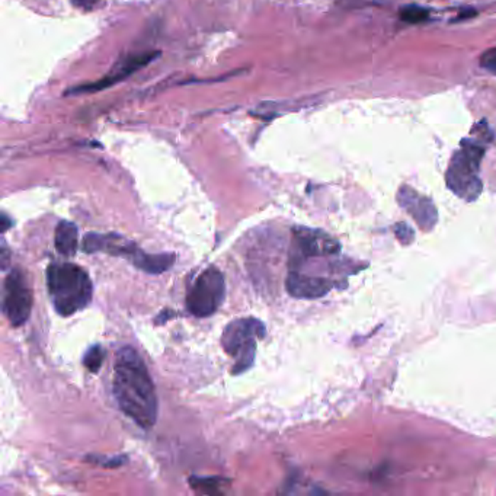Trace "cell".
Masks as SVG:
<instances>
[{"instance_id": "6da1fadb", "label": "cell", "mask_w": 496, "mask_h": 496, "mask_svg": "<svg viewBox=\"0 0 496 496\" xmlns=\"http://www.w3.org/2000/svg\"><path fill=\"white\" fill-rule=\"evenodd\" d=\"M114 394L119 409L139 426L150 429L156 424V389H154L143 358L131 347H124L117 352Z\"/></svg>"}, {"instance_id": "7a4b0ae2", "label": "cell", "mask_w": 496, "mask_h": 496, "mask_svg": "<svg viewBox=\"0 0 496 496\" xmlns=\"http://www.w3.org/2000/svg\"><path fill=\"white\" fill-rule=\"evenodd\" d=\"M47 286L55 312L61 316H70L85 308L94 293L87 272L69 262L48 266Z\"/></svg>"}, {"instance_id": "3957f363", "label": "cell", "mask_w": 496, "mask_h": 496, "mask_svg": "<svg viewBox=\"0 0 496 496\" xmlns=\"http://www.w3.org/2000/svg\"><path fill=\"white\" fill-rule=\"evenodd\" d=\"M485 154V149L479 141L463 140L460 149L447 169L448 188L466 201H475L482 193V180L479 178L480 162Z\"/></svg>"}, {"instance_id": "277c9868", "label": "cell", "mask_w": 496, "mask_h": 496, "mask_svg": "<svg viewBox=\"0 0 496 496\" xmlns=\"http://www.w3.org/2000/svg\"><path fill=\"white\" fill-rule=\"evenodd\" d=\"M265 336V326L254 318L236 319L230 322L222 336L223 350L236 358L232 373L242 374L254 365L257 354V339Z\"/></svg>"}, {"instance_id": "5b68a950", "label": "cell", "mask_w": 496, "mask_h": 496, "mask_svg": "<svg viewBox=\"0 0 496 496\" xmlns=\"http://www.w3.org/2000/svg\"><path fill=\"white\" fill-rule=\"evenodd\" d=\"M226 296L225 275L214 266L203 271L187 294V307L197 318H208L219 308Z\"/></svg>"}, {"instance_id": "8992f818", "label": "cell", "mask_w": 496, "mask_h": 496, "mask_svg": "<svg viewBox=\"0 0 496 496\" xmlns=\"http://www.w3.org/2000/svg\"><path fill=\"white\" fill-rule=\"evenodd\" d=\"M2 310L12 326L23 325L33 310V293L19 269H12L6 276Z\"/></svg>"}, {"instance_id": "52a82bcc", "label": "cell", "mask_w": 496, "mask_h": 496, "mask_svg": "<svg viewBox=\"0 0 496 496\" xmlns=\"http://www.w3.org/2000/svg\"><path fill=\"white\" fill-rule=\"evenodd\" d=\"M294 234V254L298 258H315L335 255L339 252L340 244L328 233L316 229L296 227Z\"/></svg>"}, {"instance_id": "ba28073f", "label": "cell", "mask_w": 496, "mask_h": 496, "mask_svg": "<svg viewBox=\"0 0 496 496\" xmlns=\"http://www.w3.org/2000/svg\"><path fill=\"white\" fill-rule=\"evenodd\" d=\"M158 55H159V53H146V54H137V55L124 58L104 79L94 82V83L83 85V86H76V87L69 90V94H73V95L90 94V92H98V90L107 89V87H109V86H112L124 79H127L130 75H133L139 69L149 65L150 61H153V58L158 57Z\"/></svg>"}, {"instance_id": "9c48e42d", "label": "cell", "mask_w": 496, "mask_h": 496, "mask_svg": "<svg viewBox=\"0 0 496 496\" xmlns=\"http://www.w3.org/2000/svg\"><path fill=\"white\" fill-rule=\"evenodd\" d=\"M83 251L86 254L94 252H105L115 257L130 258L133 262L140 255L141 249L137 244L119 234H99V233H89L83 239Z\"/></svg>"}, {"instance_id": "30bf717a", "label": "cell", "mask_w": 496, "mask_h": 496, "mask_svg": "<svg viewBox=\"0 0 496 496\" xmlns=\"http://www.w3.org/2000/svg\"><path fill=\"white\" fill-rule=\"evenodd\" d=\"M397 201L400 207L405 208L414 217V220L422 230H431L437 225L438 214L436 205L432 204L429 198L418 194L408 185L400 187L397 193Z\"/></svg>"}, {"instance_id": "8fae6325", "label": "cell", "mask_w": 496, "mask_h": 496, "mask_svg": "<svg viewBox=\"0 0 496 496\" xmlns=\"http://www.w3.org/2000/svg\"><path fill=\"white\" fill-rule=\"evenodd\" d=\"M333 283L322 276L306 275L298 271H290L286 287L289 294L297 298H319L326 296L332 289Z\"/></svg>"}, {"instance_id": "7c38bea8", "label": "cell", "mask_w": 496, "mask_h": 496, "mask_svg": "<svg viewBox=\"0 0 496 496\" xmlns=\"http://www.w3.org/2000/svg\"><path fill=\"white\" fill-rule=\"evenodd\" d=\"M55 249L65 257H73L79 246V233L77 226L72 222L61 220L55 227L54 234Z\"/></svg>"}, {"instance_id": "4fadbf2b", "label": "cell", "mask_w": 496, "mask_h": 496, "mask_svg": "<svg viewBox=\"0 0 496 496\" xmlns=\"http://www.w3.org/2000/svg\"><path fill=\"white\" fill-rule=\"evenodd\" d=\"M105 358V351L101 345H94L87 350V352L83 357V365L92 371V373H98L99 368L102 367Z\"/></svg>"}, {"instance_id": "5bb4252c", "label": "cell", "mask_w": 496, "mask_h": 496, "mask_svg": "<svg viewBox=\"0 0 496 496\" xmlns=\"http://www.w3.org/2000/svg\"><path fill=\"white\" fill-rule=\"evenodd\" d=\"M428 18H429V11L418 5H408L400 9V19L408 23H421Z\"/></svg>"}, {"instance_id": "9a60e30c", "label": "cell", "mask_w": 496, "mask_h": 496, "mask_svg": "<svg viewBox=\"0 0 496 496\" xmlns=\"http://www.w3.org/2000/svg\"><path fill=\"white\" fill-rule=\"evenodd\" d=\"M394 233L397 236V239L403 243V244H408L414 240L415 237V233L412 230V227L406 223H399L394 226Z\"/></svg>"}, {"instance_id": "2e32d148", "label": "cell", "mask_w": 496, "mask_h": 496, "mask_svg": "<svg viewBox=\"0 0 496 496\" xmlns=\"http://www.w3.org/2000/svg\"><path fill=\"white\" fill-rule=\"evenodd\" d=\"M480 65L482 68H485L486 70L492 72L493 75H496V47L487 50L482 58H480Z\"/></svg>"}, {"instance_id": "e0dca14e", "label": "cell", "mask_w": 496, "mask_h": 496, "mask_svg": "<svg viewBox=\"0 0 496 496\" xmlns=\"http://www.w3.org/2000/svg\"><path fill=\"white\" fill-rule=\"evenodd\" d=\"M101 0H73V4L82 9H92L97 6Z\"/></svg>"}, {"instance_id": "ac0fdd59", "label": "cell", "mask_w": 496, "mask_h": 496, "mask_svg": "<svg viewBox=\"0 0 496 496\" xmlns=\"http://www.w3.org/2000/svg\"><path fill=\"white\" fill-rule=\"evenodd\" d=\"M476 15V11L473 9H466V11H461V14L457 16V21L458 19H466V18H472Z\"/></svg>"}, {"instance_id": "d6986e66", "label": "cell", "mask_w": 496, "mask_h": 496, "mask_svg": "<svg viewBox=\"0 0 496 496\" xmlns=\"http://www.w3.org/2000/svg\"><path fill=\"white\" fill-rule=\"evenodd\" d=\"M12 226V220H9V217L6 214H2V232H6Z\"/></svg>"}, {"instance_id": "ffe728a7", "label": "cell", "mask_w": 496, "mask_h": 496, "mask_svg": "<svg viewBox=\"0 0 496 496\" xmlns=\"http://www.w3.org/2000/svg\"><path fill=\"white\" fill-rule=\"evenodd\" d=\"M6 264H8V247H6V243L4 242V249H2V266L6 268Z\"/></svg>"}]
</instances>
